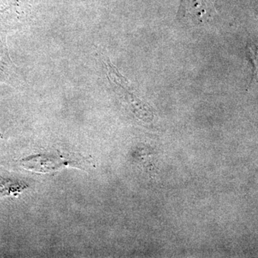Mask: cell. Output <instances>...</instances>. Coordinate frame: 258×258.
Returning a JSON list of instances; mask_svg holds the SVG:
<instances>
[{"instance_id": "cell-4", "label": "cell", "mask_w": 258, "mask_h": 258, "mask_svg": "<svg viewBox=\"0 0 258 258\" xmlns=\"http://www.w3.org/2000/svg\"><path fill=\"white\" fill-rule=\"evenodd\" d=\"M20 81L18 69L11 60L6 39L0 36V83L13 85Z\"/></svg>"}, {"instance_id": "cell-5", "label": "cell", "mask_w": 258, "mask_h": 258, "mask_svg": "<svg viewBox=\"0 0 258 258\" xmlns=\"http://www.w3.org/2000/svg\"><path fill=\"white\" fill-rule=\"evenodd\" d=\"M30 187V184L26 180L0 176V198L18 196Z\"/></svg>"}, {"instance_id": "cell-2", "label": "cell", "mask_w": 258, "mask_h": 258, "mask_svg": "<svg viewBox=\"0 0 258 258\" xmlns=\"http://www.w3.org/2000/svg\"><path fill=\"white\" fill-rule=\"evenodd\" d=\"M104 64L106 67L108 79L113 83L115 91L119 93L123 100L128 103L132 113L144 122L152 121L154 118L152 108L139 99L134 93V90L129 86L128 81L120 74L111 61L107 58L104 61Z\"/></svg>"}, {"instance_id": "cell-3", "label": "cell", "mask_w": 258, "mask_h": 258, "mask_svg": "<svg viewBox=\"0 0 258 258\" xmlns=\"http://www.w3.org/2000/svg\"><path fill=\"white\" fill-rule=\"evenodd\" d=\"M179 13L181 18L201 24L210 20L212 10L208 0H181Z\"/></svg>"}, {"instance_id": "cell-1", "label": "cell", "mask_w": 258, "mask_h": 258, "mask_svg": "<svg viewBox=\"0 0 258 258\" xmlns=\"http://www.w3.org/2000/svg\"><path fill=\"white\" fill-rule=\"evenodd\" d=\"M20 165L28 170L39 173H48L64 168L79 167L83 161L74 154L52 151L32 154L19 161Z\"/></svg>"}]
</instances>
